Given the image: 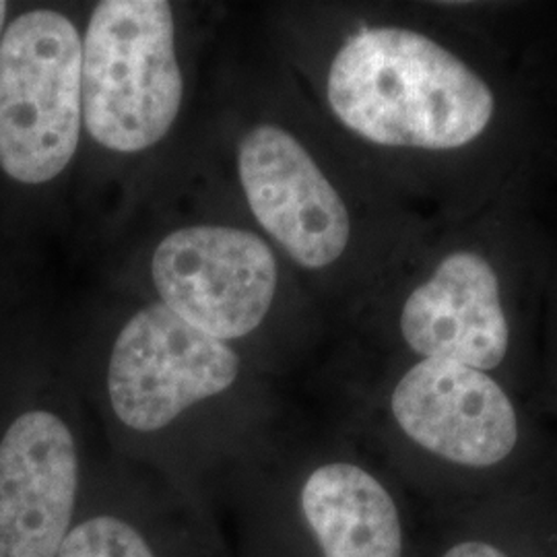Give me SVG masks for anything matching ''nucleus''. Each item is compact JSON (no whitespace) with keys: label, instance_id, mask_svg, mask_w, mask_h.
Wrapping results in <instances>:
<instances>
[{"label":"nucleus","instance_id":"1","mask_svg":"<svg viewBox=\"0 0 557 557\" xmlns=\"http://www.w3.org/2000/svg\"><path fill=\"white\" fill-rule=\"evenodd\" d=\"M324 98L354 137L386 149L458 151L494 124L492 85L442 41L403 25H366L329 62Z\"/></svg>","mask_w":557,"mask_h":557},{"label":"nucleus","instance_id":"2","mask_svg":"<svg viewBox=\"0 0 557 557\" xmlns=\"http://www.w3.org/2000/svg\"><path fill=\"white\" fill-rule=\"evenodd\" d=\"M81 34L83 133L114 156L151 151L186 94L172 2L101 0Z\"/></svg>","mask_w":557,"mask_h":557},{"label":"nucleus","instance_id":"3","mask_svg":"<svg viewBox=\"0 0 557 557\" xmlns=\"http://www.w3.org/2000/svg\"><path fill=\"white\" fill-rule=\"evenodd\" d=\"M83 34L57 9H29L0 41V170L23 186L59 180L83 135Z\"/></svg>","mask_w":557,"mask_h":557},{"label":"nucleus","instance_id":"4","mask_svg":"<svg viewBox=\"0 0 557 557\" xmlns=\"http://www.w3.org/2000/svg\"><path fill=\"white\" fill-rule=\"evenodd\" d=\"M158 301L202 333L234 343L259 331L278 294L271 242L225 223L182 225L149 260Z\"/></svg>","mask_w":557,"mask_h":557},{"label":"nucleus","instance_id":"5","mask_svg":"<svg viewBox=\"0 0 557 557\" xmlns=\"http://www.w3.org/2000/svg\"><path fill=\"white\" fill-rule=\"evenodd\" d=\"M239 370L230 343L202 333L156 299L131 314L114 338L108 397L122 425L151 434L227 393Z\"/></svg>","mask_w":557,"mask_h":557},{"label":"nucleus","instance_id":"6","mask_svg":"<svg viewBox=\"0 0 557 557\" xmlns=\"http://www.w3.org/2000/svg\"><path fill=\"white\" fill-rule=\"evenodd\" d=\"M236 174L260 232L299 269L329 271L347 255L351 211L292 131L275 122L248 126L236 147Z\"/></svg>","mask_w":557,"mask_h":557},{"label":"nucleus","instance_id":"7","mask_svg":"<svg viewBox=\"0 0 557 557\" xmlns=\"http://www.w3.org/2000/svg\"><path fill=\"white\" fill-rule=\"evenodd\" d=\"M391 413L419 448L469 469L496 467L520 438L515 403L490 372L444 359H419L398 379Z\"/></svg>","mask_w":557,"mask_h":557},{"label":"nucleus","instance_id":"8","mask_svg":"<svg viewBox=\"0 0 557 557\" xmlns=\"http://www.w3.org/2000/svg\"><path fill=\"white\" fill-rule=\"evenodd\" d=\"M79 494V453L48 409L13 419L0 440V557H59Z\"/></svg>","mask_w":557,"mask_h":557},{"label":"nucleus","instance_id":"9","mask_svg":"<svg viewBox=\"0 0 557 557\" xmlns=\"http://www.w3.org/2000/svg\"><path fill=\"white\" fill-rule=\"evenodd\" d=\"M398 333L419 359L499 368L510 349V319L494 262L471 248L446 255L403 301Z\"/></svg>","mask_w":557,"mask_h":557},{"label":"nucleus","instance_id":"10","mask_svg":"<svg viewBox=\"0 0 557 557\" xmlns=\"http://www.w3.org/2000/svg\"><path fill=\"white\" fill-rule=\"evenodd\" d=\"M299 506L322 557H403L395 499L354 462L314 469L301 487Z\"/></svg>","mask_w":557,"mask_h":557},{"label":"nucleus","instance_id":"11","mask_svg":"<svg viewBox=\"0 0 557 557\" xmlns=\"http://www.w3.org/2000/svg\"><path fill=\"white\" fill-rule=\"evenodd\" d=\"M59 557H156V554L126 520L94 517L71 529Z\"/></svg>","mask_w":557,"mask_h":557},{"label":"nucleus","instance_id":"12","mask_svg":"<svg viewBox=\"0 0 557 557\" xmlns=\"http://www.w3.org/2000/svg\"><path fill=\"white\" fill-rule=\"evenodd\" d=\"M442 557H508L499 547L487 541H462L450 547Z\"/></svg>","mask_w":557,"mask_h":557},{"label":"nucleus","instance_id":"13","mask_svg":"<svg viewBox=\"0 0 557 557\" xmlns=\"http://www.w3.org/2000/svg\"><path fill=\"white\" fill-rule=\"evenodd\" d=\"M7 17H9V2L0 0V41L4 36V29H7Z\"/></svg>","mask_w":557,"mask_h":557}]
</instances>
